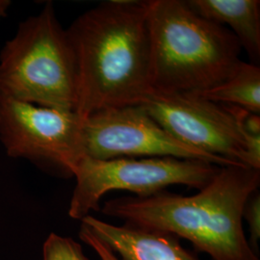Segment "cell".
Instances as JSON below:
<instances>
[{
	"instance_id": "obj_1",
	"label": "cell",
	"mask_w": 260,
	"mask_h": 260,
	"mask_svg": "<svg viewBox=\"0 0 260 260\" xmlns=\"http://www.w3.org/2000/svg\"><path fill=\"white\" fill-rule=\"evenodd\" d=\"M149 2L105 1L67 28L77 65L80 117L139 105L151 92Z\"/></svg>"
},
{
	"instance_id": "obj_2",
	"label": "cell",
	"mask_w": 260,
	"mask_h": 260,
	"mask_svg": "<svg viewBox=\"0 0 260 260\" xmlns=\"http://www.w3.org/2000/svg\"><path fill=\"white\" fill-rule=\"evenodd\" d=\"M259 184L260 170L222 166L195 195L164 190L144 198L122 197L105 202L101 210L123 224L187 240L212 260H259L243 228L244 206Z\"/></svg>"
},
{
	"instance_id": "obj_3",
	"label": "cell",
	"mask_w": 260,
	"mask_h": 260,
	"mask_svg": "<svg viewBox=\"0 0 260 260\" xmlns=\"http://www.w3.org/2000/svg\"><path fill=\"white\" fill-rule=\"evenodd\" d=\"M149 27L153 91L205 93L242 61L233 32L197 14L187 0H149Z\"/></svg>"
},
{
	"instance_id": "obj_4",
	"label": "cell",
	"mask_w": 260,
	"mask_h": 260,
	"mask_svg": "<svg viewBox=\"0 0 260 260\" xmlns=\"http://www.w3.org/2000/svg\"><path fill=\"white\" fill-rule=\"evenodd\" d=\"M77 65L67 29L49 1L20 22L0 51V93L23 103L75 112Z\"/></svg>"
},
{
	"instance_id": "obj_5",
	"label": "cell",
	"mask_w": 260,
	"mask_h": 260,
	"mask_svg": "<svg viewBox=\"0 0 260 260\" xmlns=\"http://www.w3.org/2000/svg\"><path fill=\"white\" fill-rule=\"evenodd\" d=\"M220 166L176 157H119L100 160L81 156L73 169L76 179L69 216L81 221L101 210L103 196L112 191H129L144 198L169 186L184 185L201 190Z\"/></svg>"
},
{
	"instance_id": "obj_6",
	"label": "cell",
	"mask_w": 260,
	"mask_h": 260,
	"mask_svg": "<svg viewBox=\"0 0 260 260\" xmlns=\"http://www.w3.org/2000/svg\"><path fill=\"white\" fill-rule=\"evenodd\" d=\"M76 112L62 111L14 100L0 93V141L12 158H22L62 177L83 156Z\"/></svg>"
},
{
	"instance_id": "obj_7",
	"label": "cell",
	"mask_w": 260,
	"mask_h": 260,
	"mask_svg": "<svg viewBox=\"0 0 260 260\" xmlns=\"http://www.w3.org/2000/svg\"><path fill=\"white\" fill-rule=\"evenodd\" d=\"M83 156L107 160L119 157L194 159L217 166L239 165L191 149L172 136L141 105L105 108L84 117Z\"/></svg>"
},
{
	"instance_id": "obj_8",
	"label": "cell",
	"mask_w": 260,
	"mask_h": 260,
	"mask_svg": "<svg viewBox=\"0 0 260 260\" xmlns=\"http://www.w3.org/2000/svg\"><path fill=\"white\" fill-rule=\"evenodd\" d=\"M139 105L189 148L249 167L246 136L228 105L194 93L153 90Z\"/></svg>"
},
{
	"instance_id": "obj_9",
	"label": "cell",
	"mask_w": 260,
	"mask_h": 260,
	"mask_svg": "<svg viewBox=\"0 0 260 260\" xmlns=\"http://www.w3.org/2000/svg\"><path fill=\"white\" fill-rule=\"evenodd\" d=\"M80 228L103 241L124 260H202L176 236L127 224H114L88 215Z\"/></svg>"
},
{
	"instance_id": "obj_10",
	"label": "cell",
	"mask_w": 260,
	"mask_h": 260,
	"mask_svg": "<svg viewBox=\"0 0 260 260\" xmlns=\"http://www.w3.org/2000/svg\"><path fill=\"white\" fill-rule=\"evenodd\" d=\"M197 14L220 25H229L251 58L260 60L259 0H187Z\"/></svg>"
},
{
	"instance_id": "obj_11",
	"label": "cell",
	"mask_w": 260,
	"mask_h": 260,
	"mask_svg": "<svg viewBox=\"0 0 260 260\" xmlns=\"http://www.w3.org/2000/svg\"><path fill=\"white\" fill-rule=\"evenodd\" d=\"M205 100L260 114V68L241 61L223 82L198 94Z\"/></svg>"
},
{
	"instance_id": "obj_12",
	"label": "cell",
	"mask_w": 260,
	"mask_h": 260,
	"mask_svg": "<svg viewBox=\"0 0 260 260\" xmlns=\"http://www.w3.org/2000/svg\"><path fill=\"white\" fill-rule=\"evenodd\" d=\"M44 260H89L79 243L70 237L51 233L44 244Z\"/></svg>"
},
{
	"instance_id": "obj_13",
	"label": "cell",
	"mask_w": 260,
	"mask_h": 260,
	"mask_svg": "<svg viewBox=\"0 0 260 260\" xmlns=\"http://www.w3.org/2000/svg\"><path fill=\"white\" fill-rule=\"evenodd\" d=\"M243 220L249 225L250 238H248L251 250L258 253L260 239V194L259 190L251 194L243 210Z\"/></svg>"
},
{
	"instance_id": "obj_14",
	"label": "cell",
	"mask_w": 260,
	"mask_h": 260,
	"mask_svg": "<svg viewBox=\"0 0 260 260\" xmlns=\"http://www.w3.org/2000/svg\"><path fill=\"white\" fill-rule=\"evenodd\" d=\"M79 238L98 253L101 260H124L121 257H118L116 253L112 251L110 248H108L103 241H101L99 238L88 233L82 228H80L79 230Z\"/></svg>"
},
{
	"instance_id": "obj_15",
	"label": "cell",
	"mask_w": 260,
	"mask_h": 260,
	"mask_svg": "<svg viewBox=\"0 0 260 260\" xmlns=\"http://www.w3.org/2000/svg\"><path fill=\"white\" fill-rule=\"evenodd\" d=\"M10 6L11 1L9 0H0V20L7 16Z\"/></svg>"
}]
</instances>
